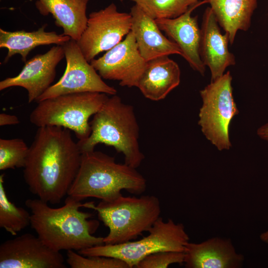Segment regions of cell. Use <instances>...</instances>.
<instances>
[{
	"label": "cell",
	"instance_id": "obj_1",
	"mask_svg": "<svg viewBox=\"0 0 268 268\" xmlns=\"http://www.w3.org/2000/svg\"><path fill=\"white\" fill-rule=\"evenodd\" d=\"M81 155L69 130L54 126L39 127L23 167L29 191L48 203H59L77 173Z\"/></svg>",
	"mask_w": 268,
	"mask_h": 268
},
{
	"label": "cell",
	"instance_id": "obj_2",
	"mask_svg": "<svg viewBox=\"0 0 268 268\" xmlns=\"http://www.w3.org/2000/svg\"><path fill=\"white\" fill-rule=\"evenodd\" d=\"M26 206L31 211L30 225L43 242L58 252L79 251L103 245L104 237L93 234L99 223L88 220L93 213L83 212L85 203L69 196L63 206L53 208L39 199H27Z\"/></svg>",
	"mask_w": 268,
	"mask_h": 268
},
{
	"label": "cell",
	"instance_id": "obj_3",
	"mask_svg": "<svg viewBox=\"0 0 268 268\" xmlns=\"http://www.w3.org/2000/svg\"><path fill=\"white\" fill-rule=\"evenodd\" d=\"M147 188L146 179L136 168L117 163L114 157L100 151L82 153L77 173L67 195L80 201L95 198L111 201L125 190L136 195Z\"/></svg>",
	"mask_w": 268,
	"mask_h": 268
},
{
	"label": "cell",
	"instance_id": "obj_4",
	"mask_svg": "<svg viewBox=\"0 0 268 268\" xmlns=\"http://www.w3.org/2000/svg\"><path fill=\"white\" fill-rule=\"evenodd\" d=\"M90 124L89 136L77 142L82 153L94 151L97 144L104 143L122 153L128 165L135 168L140 165L145 157L140 149L139 125L132 105L114 95L93 115Z\"/></svg>",
	"mask_w": 268,
	"mask_h": 268
},
{
	"label": "cell",
	"instance_id": "obj_5",
	"mask_svg": "<svg viewBox=\"0 0 268 268\" xmlns=\"http://www.w3.org/2000/svg\"><path fill=\"white\" fill-rule=\"evenodd\" d=\"M85 203L84 207L97 212L99 219L108 228L105 244H118L136 239L148 232L161 212L159 199L153 195L140 197L122 195L111 201Z\"/></svg>",
	"mask_w": 268,
	"mask_h": 268
},
{
	"label": "cell",
	"instance_id": "obj_6",
	"mask_svg": "<svg viewBox=\"0 0 268 268\" xmlns=\"http://www.w3.org/2000/svg\"><path fill=\"white\" fill-rule=\"evenodd\" d=\"M100 92H81L59 95L37 102L29 120L38 128L54 126L73 131L78 140L86 139L91 131L90 117L108 99Z\"/></svg>",
	"mask_w": 268,
	"mask_h": 268
},
{
	"label": "cell",
	"instance_id": "obj_7",
	"mask_svg": "<svg viewBox=\"0 0 268 268\" xmlns=\"http://www.w3.org/2000/svg\"><path fill=\"white\" fill-rule=\"evenodd\" d=\"M148 234L137 241L118 244H103L77 252L84 256L114 258L126 263L129 268H135L146 257L161 251L184 252L189 237L182 223L161 217L148 231Z\"/></svg>",
	"mask_w": 268,
	"mask_h": 268
},
{
	"label": "cell",
	"instance_id": "obj_8",
	"mask_svg": "<svg viewBox=\"0 0 268 268\" xmlns=\"http://www.w3.org/2000/svg\"><path fill=\"white\" fill-rule=\"evenodd\" d=\"M232 79L228 71L200 91L202 105L198 124L206 138L219 150L231 147L229 128L239 113L232 95Z\"/></svg>",
	"mask_w": 268,
	"mask_h": 268
},
{
	"label": "cell",
	"instance_id": "obj_9",
	"mask_svg": "<svg viewBox=\"0 0 268 268\" xmlns=\"http://www.w3.org/2000/svg\"><path fill=\"white\" fill-rule=\"evenodd\" d=\"M132 24L131 13L119 11L116 4L111 3L89 14L86 27L76 42L90 63L99 54L122 41L131 31Z\"/></svg>",
	"mask_w": 268,
	"mask_h": 268
},
{
	"label": "cell",
	"instance_id": "obj_10",
	"mask_svg": "<svg viewBox=\"0 0 268 268\" xmlns=\"http://www.w3.org/2000/svg\"><path fill=\"white\" fill-rule=\"evenodd\" d=\"M66 60V68L59 80L51 85L36 102L61 95L100 92L114 95L117 90L106 84L85 58L76 41L70 39L62 45Z\"/></svg>",
	"mask_w": 268,
	"mask_h": 268
},
{
	"label": "cell",
	"instance_id": "obj_11",
	"mask_svg": "<svg viewBox=\"0 0 268 268\" xmlns=\"http://www.w3.org/2000/svg\"><path fill=\"white\" fill-rule=\"evenodd\" d=\"M90 63L102 78L119 81L122 86L137 87L147 61L131 31L123 40Z\"/></svg>",
	"mask_w": 268,
	"mask_h": 268
},
{
	"label": "cell",
	"instance_id": "obj_12",
	"mask_svg": "<svg viewBox=\"0 0 268 268\" xmlns=\"http://www.w3.org/2000/svg\"><path fill=\"white\" fill-rule=\"evenodd\" d=\"M60 252L55 251L38 237L25 233L0 245V268H65Z\"/></svg>",
	"mask_w": 268,
	"mask_h": 268
},
{
	"label": "cell",
	"instance_id": "obj_13",
	"mask_svg": "<svg viewBox=\"0 0 268 268\" xmlns=\"http://www.w3.org/2000/svg\"><path fill=\"white\" fill-rule=\"evenodd\" d=\"M63 46H53L47 52L38 54L26 61L16 76L0 81V90L19 86L28 92L29 103L37 99L52 85L56 75V67L64 58Z\"/></svg>",
	"mask_w": 268,
	"mask_h": 268
},
{
	"label": "cell",
	"instance_id": "obj_14",
	"mask_svg": "<svg viewBox=\"0 0 268 268\" xmlns=\"http://www.w3.org/2000/svg\"><path fill=\"white\" fill-rule=\"evenodd\" d=\"M208 0L198 1L192 5L181 15L173 18H161L155 21L160 29L180 48L182 56L195 70L203 75L205 66L200 54L201 29L197 17L192 16V12Z\"/></svg>",
	"mask_w": 268,
	"mask_h": 268
},
{
	"label": "cell",
	"instance_id": "obj_15",
	"mask_svg": "<svg viewBox=\"0 0 268 268\" xmlns=\"http://www.w3.org/2000/svg\"><path fill=\"white\" fill-rule=\"evenodd\" d=\"M229 35L222 34L210 7L205 10L201 29L200 54L205 66L210 69L211 81L222 76L226 68L235 64L234 55L228 48Z\"/></svg>",
	"mask_w": 268,
	"mask_h": 268
},
{
	"label": "cell",
	"instance_id": "obj_16",
	"mask_svg": "<svg viewBox=\"0 0 268 268\" xmlns=\"http://www.w3.org/2000/svg\"><path fill=\"white\" fill-rule=\"evenodd\" d=\"M184 252L187 268H239L244 260L230 239L219 237L200 243L189 242Z\"/></svg>",
	"mask_w": 268,
	"mask_h": 268
},
{
	"label": "cell",
	"instance_id": "obj_17",
	"mask_svg": "<svg viewBox=\"0 0 268 268\" xmlns=\"http://www.w3.org/2000/svg\"><path fill=\"white\" fill-rule=\"evenodd\" d=\"M131 31L138 50L146 61L163 56L182 55L177 45L161 32L155 20L144 13L137 5L131 9Z\"/></svg>",
	"mask_w": 268,
	"mask_h": 268
},
{
	"label": "cell",
	"instance_id": "obj_18",
	"mask_svg": "<svg viewBox=\"0 0 268 268\" xmlns=\"http://www.w3.org/2000/svg\"><path fill=\"white\" fill-rule=\"evenodd\" d=\"M181 71L176 62L168 56L147 61L137 87L143 95L152 101H159L180 82Z\"/></svg>",
	"mask_w": 268,
	"mask_h": 268
},
{
	"label": "cell",
	"instance_id": "obj_19",
	"mask_svg": "<svg viewBox=\"0 0 268 268\" xmlns=\"http://www.w3.org/2000/svg\"><path fill=\"white\" fill-rule=\"evenodd\" d=\"M89 1L37 0L35 6L41 15L52 14L56 25L63 28V34L77 41L87 26L86 9Z\"/></svg>",
	"mask_w": 268,
	"mask_h": 268
},
{
	"label": "cell",
	"instance_id": "obj_20",
	"mask_svg": "<svg viewBox=\"0 0 268 268\" xmlns=\"http://www.w3.org/2000/svg\"><path fill=\"white\" fill-rule=\"evenodd\" d=\"M47 26L45 24L37 30L31 32L24 30L11 32L0 28V48L8 50L4 63L7 62L16 54L20 55L21 60L25 63L29 53L35 48L50 44L62 46L71 39L63 34L46 31Z\"/></svg>",
	"mask_w": 268,
	"mask_h": 268
},
{
	"label": "cell",
	"instance_id": "obj_21",
	"mask_svg": "<svg viewBox=\"0 0 268 268\" xmlns=\"http://www.w3.org/2000/svg\"><path fill=\"white\" fill-rule=\"evenodd\" d=\"M219 25L234 43L239 30L247 31L258 0H208Z\"/></svg>",
	"mask_w": 268,
	"mask_h": 268
},
{
	"label": "cell",
	"instance_id": "obj_22",
	"mask_svg": "<svg viewBox=\"0 0 268 268\" xmlns=\"http://www.w3.org/2000/svg\"><path fill=\"white\" fill-rule=\"evenodd\" d=\"M4 176L0 175V227L16 235L30 225L31 213L9 200L4 188Z\"/></svg>",
	"mask_w": 268,
	"mask_h": 268
},
{
	"label": "cell",
	"instance_id": "obj_23",
	"mask_svg": "<svg viewBox=\"0 0 268 268\" xmlns=\"http://www.w3.org/2000/svg\"><path fill=\"white\" fill-rule=\"evenodd\" d=\"M153 19L176 18L193 4L192 0H131Z\"/></svg>",
	"mask_w": 268,
	"mask_h": 268
},
{
	"label": "cell",
	"instance_id": "obj_24",
	"mask_svg": "<svg viewBox=\"0 0 268 268\" xmlns=\"http://www.w3.org/2000/svg\"><path fill=\"white\" fill-rule=\"evenodd\" d=\"M29 148L21 138H0V170L23 168Z\"/></svg>",
	"mask_w": 268,
	"mask_h": 268
},
{
	"label": "cell",
	"instance_id": "obj_25",
	"mask_svg": "<svg viewBox=\"0 0 268 268\" xmlns=\"http://www.w3.org/2000/svg\"><path fill=\"white\" fill-rule=\"evenodd\" d=\"M67 263L71 268H129L124 261L99 256H84L73 250L67 251Z\"/></svg>",
	"mask_w": 268,
	"mask_h": 268
},
{
	"label": "cell",
	"instance_id": "obj_26",
	"mask_svg": "<svg viewBox=\"0 0 268 268\" xmlns=\"http://www.w3.org/2000/svg\"><path fill=\"white\" fill-rule=\"evenodd\" d=\"M184 252L161 251L152 254L141 260L136 268H167L173 264L184 263Z\"/></svg>",
	"mask_w": 268,
	"mask_h": 268
},
{
	"label": "cell",
	"instance_id": "obj_27",
	"mask_svg": "<svg viewBox=\"0 0 268 268\" xmlns=\"http://www.w3.org/2000/svg\"><path fill=\"white\" fill-rule=\"evenodd\" d=\"M20 121L17 116L2 113L0 114V126L16 125L19 123Z\"/></svg>",
	"mask_w": 268,
	"mask_h": 268
},
{
	"label": "cell",
	"instance_id": "obj_28",
	"mask_svg": "<svg viewBox=\"0 0 268 268\" xmlns=\"http://www.w3.org/2000/svg\"><path fill=\"white\" fill-rule=\"evenodd\" d=\"M257 134L261 138L268 141V123L258 129Z\"/></svg>",
	"mask_w": 268,
	"mask_h": 268
},
{
	"label": "cell",
	"instance_id": "obj_29",
	"mask_svg": "<svg viewBox=\"0 0 268 268\" xmlns=\"http://www.w3.org/2000/svg\"><path fill=\"white\" fill-rule=\"evenodd\" d=\"M260 238L262 241L268 244V230L262 233L260 235Z\"/></svg>",
	"mask_w": 268,
	"mask_h": 268
},
{
	"label": "cell",
	"instance_id": "obj_30",
	"mask_svg": "<svg viewBox=\"0 0 268 268\" xmlns=\"http://www.w3.org/2000/svg\"><path fill=\"white\" fill-rule=\"evenodd\" d=\"M193 0L195 2H198L199 0Z\"/></svg>",
	"mask_w": 268,
	"mask_h": 268
},
{
	"label": "cell",
	"instance_id": "obj_31",
	"mask_svg": "<svg viewBox=\"0 0 268 268\" xmlns=\"http://www.w3.org/2000/svg\"><path fill=\"white\" fill-rule=\"evenodd\" d=\"M120 0V1H123V0Z\"/></svg>",
	"mask_w": 268,
	"mask_h": 268
}]
</instances>
